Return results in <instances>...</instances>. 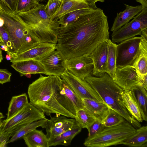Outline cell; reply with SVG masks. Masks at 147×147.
Here are the masks:
<instances>
[{
    "instance_id": "cell-1",
    "label": "cell",
    "mask_w": 147,
    "mask_h": 147,
    "mask_svg": "<svg viewBox=\"0 0 147 147\" xmlns=\"http://www.w3.org/2000/svg\"><path fill=\"white\" fill-rule=\"evenodd\" d=\"M107 17L98 8L76 21L56 29V49L67 60L88 56L99 44L109 39Z\"/></svg>"
},
{
    "instance_id": "cell-2",
    "label": "cell",
    "mask_w": 147,
    "mask_h": 147,
    "mask_svg": "<svg viewBox=\"0 0 147 147\" xmlns=\"http://www.w3.org/2000/svg\"><path fill=\"white\" fill-rule=\"evenodd\" d=\"M62 80L59 76L40 74L38 79L29 85L28 94L30 102L48 116L55 113L74 118L57 100V93L61 87Z\"/></svg>"
},
{
    "instance_id": "cell-3",
    "label": "cell",
    "mask_w": 147,
    "mask_h": 147,
    "mask_svg": "<svg viewBox=\"0 0 147 147\" xmlns=\"http://www.w3.org/2000/svg\"><path fill=\"white\" fill-rule=\"evenodd\" d=\"M109 107L119 113L136 128L141 127L140 122L129 113L123 104L122 94L123 90L107 73L101 76H92L85 79Z\"/></svg>"
},
{
    "instance_id": "cell-4",
    "label": "cell",
    "mask_w": 147,
    "mask_h": 147,
    "mask_svg": "<svg viewBox=\"0 0 147 147\" xmlns=\"http://www.w3.org/2000/svg\"><path fill=\"white\" fill-rule=\"evenodd\" d=\"M0 16L13 45L14 53L12 57L26 51L41 42L35 32L16 13L2 10L0 11Z\"/></svg>"
},
{
    "instance_id": "cell-5",
    "label": "cell",
    "mask_w": 147,
    "mask_h": 147,
    "mask_svg": "<svg viewBox=\"0 0 147 147\" xmlns=\"http://www.w3.org/2000/svg\"><path fill=\"white\" fill-rule=\"evenodd\" d=\"M45 5L39 4L31 9L16 13L23 23L35 33L41 42L56 44L57 28L60 26L58 20H51L47 15Z\"/></svg>"
},
{
    "instance_id": "cell-6",
    "label": "cell",
    "mask_w": 147,
    "mask_h": 147,
    "mask_svg": "<svg viewBox=\"0 0 147 147\" xmlns=\"http://www.w3.org/2000/svg\"><path fill=\"white\" fill-rule=\"evenodd\" d=\"M136 129L125 119L119 124L106 127L92 138L85 140L84 143L87 147H106L122 144L134 134Z\"/></svg>"
},
{
    "instance_id": "cell-7",
    "label": "cell",
    "mask_w": 147,
    "mask_h": 147,
    "mask_svg": "<svg viewBox=\"0 0 147 147\" xmlns=\"http://www.w3.org/2000/svg\"><path fill=\"white\" fill-rule=\"evenodd\" d=\"M46 118L45 114L30 102L12 118L3 121V130L11 134H14L23 126L42 119Z\"/></svg>"
},
{
    "instance_id": "cell-8",
    "label": "cell",
    "mask_w": 147,
    "mask_h": 147,
    "mask_svg": "<svg viewBox=\"0 0 147 147\" xmlns=\"http://www.w3.org/2000/svg\"><path fill=\"white\" fill-rule=\"evenodd\" d=\"M141 38V36H135L117 45V68L133 67L140 53Z\"/></svg>"
},
{
    "instance_id": "cell-9",
    "label": "cell",
    "mask_w": 147,
    "mask_h": 147,
    "mask_svg": "<svg viewBox=\"0 0 147 147\" xmlns=\"http://www.w3.org/2000/svg\"><path fill=\"white\" fill-rule=\"evenodd\" d=\"M133 20L111 35L112 41L119 43L127 39L140 35L143 30L147 29V8L142 9Z\"/></svg>"
},
{
    "instance_id": "cell-10",
    "label": "cell",
    "mask_w": 147,
    "mask_h": 147,
    "mask_svg": "<svg viewBox=\"0 0 147 147\" xmlns=\"http://www.w3.org/2000/svg\"><path fill=\"white\" fill-rule=\"evenodd\" d=\"M70 88L82 99L103 101L95 90L84 80L76 76L67 70L60 76Z\"/></svg>"
},
{
    "instance_id": "cell-11",
    "label": "cell",
    "mask_w": 147,
    "mask_h": 147,
    "mask_svg": "<svg viewBox=\"0 0 147 147\" xmlns=\"http://www.w3.org/2000/svg\"><path fill=\"white\" fill-rule=\"evenodd\" d=\"M57 100L59 104L74 118L76 116L77 111L84 109L82 99L70 88L63 79L61 87L57 93Z\"/></svg>"
},
{
    "instance_id": "cell-12",
    "label": "cell",
    "mask_w": 147,
    "mask_h": 147,
    "mask_svg": "<svg viewBox=\"0 0 147 147\" xmlns=\"http://www.w3.org/2000/svg\"><path fill=\"white\" fill-rule=\"evenodd\" d=\"M40 61L48 76H60L67 70V59L60 51L56 49L46 55Z\"/></svg>"
},
{
    "instance_id": "cell-13",
    "label": "cell",
    "mask_w": 147,
    "mask_h": 147,
    "mask_svg": "<svg viewBox=\"0 0 147 147\" xmlns=\"http://www.w3.org/2000/svg\"><path fill=\"white\" fill-rule=\"evenodd\" d=\"M113 79L123 90H130L136 86L142 85L136 69L131 66L117 68L115 76Z\"/></svg>"
},
{
    "instance_id": "cell-14",
    "label": "cell",
    "mask_w": 147,
    "mask_h": 147,
    "mask_svg": "<svg viewBox=\"0 0 147 147\" xmlns=\"http://www.w3.org/2000/svg\"><path fill=\"white\" fill-rule=\"evenodd\" d=\"M108 45L106 41L99 44L88 55L93 65L92 74L97 77L107 72Z\"/></svg>"
},
{
    "instance_id": "cell-15",
    "label": "cell",
    "mask_w": 147,
    "mask_h": 147,
    "mask_svg": "<svg viewBox=\"0 0 147 147\" xmlns=\"http://www.w3.org/2000/svg\"><path fill=\"white\" fill-rule=\"evenodd\" d=\"M67 69L81 79L92 76L93 68L92 61L89 56L67 60Z\"/></svg>"
},
{
    "instance_id": "cell-16",
    "label": "cell",
    "mask_w": 147,
    "mask_h": 147,
    "mask_svg": "<svg viewBox=\"0 0 147 147\" xmlns=\"http://www.w3.org/2000/svg\"><path fill=\"white\" fill-rule=\"evenodd\" d=\"M47 119L45 128L49 140L54 138L71 128L75 121L74 118L68 119L66 116L56 115Z\"/></svg>"
},
{
    "instance_id": "cell-17",
    "label": "cell",
    "mask_w": 147,
    "mask_h": 147,
    "mask_svg": "<svg viewBox=\"0 0 147 147\" xmlns=\"http://www.w3.org/2000/svg\"><path fill=\"white\" fill-rule=\"evenodd\" d=\"M56 44L42 42L34 47L19 54L12 57V63L25 60L40 61L45 56L56 49Z\"/></svg>"
},
{
    "instance_id": "cell-18",
    "label": "cell",
    "mask_w": 147,
    "mask_h": 147,
    "mask_svg": "<svg viewBox=\"0 0 147 147\" xmlns=\"http://www.w3.org/2000/svg\"><path fill=\"white\" fill-rule=\"evenodd\" d=\"M84 109L95 119L102 121L108 114L110 108L104 101L83 98Z\"/></svg>"
},
{
    "instance_id": "cell-19",
    "label": "cell",
    "mask_w": 147,
    "mask_h": 147,
    "mask_svg": "<svg viewBox=\"0 0 147 147\" xmlns=\"http://www.w3.org/2000/svg\"><path fill=\"white\" fill-rule=\"evenodd\" d=\"M12 63L11 66L19 73L21 76L28 73L46 74L44 66L39 61L25 60Z\"/></svg>"
},
{
    "instance_id": "cell-20",
    "label": "cell",
    "mask_w": 147,
    "mask_h": 147,
    "mask_svg": "<svg viewBox=\"0 0 147 147\" xmlns=\"http://www.w3.org/2000/svg\"><path fill=\"white\" fill-rule=\"evenodd\" d=\"M97 8L96 3L84 1L74 0L62 3L60 8L51 20L53 21H57L66 14L78 9Z\"/></svg>"
},
{
    "instance_id": "cell-21",
    "label": "cell",
    "mask_w": 147,
    "mask_h": 147,
    "mask_svg": "<svg viewBox=\"0 0 147 147\" xmlns=\"http://www.w3.org/2000/svg\"><path fill=\"white\" fill-rule=\"evenodd\" d=\"M126 8L123 11L117 13L111 31H115L127 23L142 10L141 5L135 6L125 4Z\"/></svg>"
},
{
    "instance_id": "cell-22",
    "label": "cell",
    "mask_w": 147,
    "mask_h": 147,
    "mask_svg": "<svg viewBox=\"0 0 147 147\" xmlns=\"http://www.w3.org/2000/svg\"><path fill=\"white\" fill-rule=\"evenodd\" d=\"M82 128L75 120L73 126L55 138L49 140V147L62 145L65 146L70 145L74 137L81 131Z\"/></svg>"
},
{
    "instance_id": "cell-23",
    "label": "cell",
    "mask_w": 147,
    "mask_h": 147,
    "mask_svg": "<svg viewBox=\"0 0 147 147\" xmlns=\"http://www.w3.org/2000/svg\"><path fill=\"white\" fill-rule=\"evenodd\" d=\"M122 97L125 107L131 115L139 122L142 119L140 110L133 91L131 90H123Z\"/></svg>"
},
{
    "instance_id": "cell-24",
    "label": "cell",
    "mask_w": 147,
    "mask_h": 147,
    "mask_svg": "<svg viewBox=\"0 0 147 147\" xmlns=\"http://www.w3.org/2000/svg\"><path fill=\"white\" fill-rule=\"evenodd\" d=\"M141 36L140 53L132 67L136 69L140 80L147 74V39Z\"/></svg>"
},
{
    "instance_id": "cell-25",
    "label": "cell",
    "mask_w": 147,
    "mask_h": 147,
    "mask_svg": "<svg viewBox=\"0 0 147 147\" xmlns=\"http://www.w3.org/2000/svg\"><path fill=\"white\" fill-rule=\"evenodd\" d=\"M23 138L28 147H49V139L42 130L35 129Z\"/></svg>"
},
{
    "instance_id": "cell-26",
    "label": "cell",
    "mask_w": 147,
    "mask_h": 147,
    "mask_svg": "<svg viewBox=\"0 0 147 147\" xmlns=\"http://www.w3.org/2000/svg\"><path fill=\"white\" fill-rule=\"evenodd\" d=\"M122 144L129 147H147V126H143L137 128Z\"/></svg>"
},
{
    "instance_id": "cell-27",
    "label": "cell",
    "mask_w": 147,
    "mask_h": 147,
    "mask_svg": "<svg viewBox=\"0 0 147 147\" xmlns=\"http://www.w3.org/2000/svg\"><path fill=\"white\" fill-rule=\"evenodd\" d=\"M29 102L26 94L23 93L12 97L9 103L6 121L22 110Z\"/></svg>"
},
{
    "instance_id": "cell-28",
    "label": "cell",
    "mask_w": 147,
    "mask_h": 147,
    "mask_svg": "<svg viewBox=\"0 0 147 147\" xmlns=\"http://www.w3.org/2000/svg\"><path fill=\"white\" fill-rule=\"evenodd\" d=\"M134 92L139 107L143 121L147 120V92L142 85H137L131 89Z\"/></svg>"
},
{
    "instance_id": "cell-29",
    "label": "cell",
    "mask_w": 147,
    "mask_h": 147,
    "mask_svg": "<svg viewBox=\"0 0 147 147\" xmlns=\"http://www.w3.org/2000/svg\"><path fill=\"white\" fill-rule=\"evenodd\" d=\"M47 119L46 118L33 122L22 127L11 137L8 143H11L18 139L23 138L26 134L38 127L45 128Z\"/></svg>"
},
{
    "instance_id": "cell-30",
    "label": "cell",
    "mask_w": 147,
    "mask_h": 147,
    "mask_svg": "<svg viewBox=\"0 0 147 147\" xmlns=\"http://www.w3.org/2000/svg\"><path fill=\"white\" fill-rule=\"evenodd\" d=\"M108 45L107 72L113 79L115 76L116 67V45L109 39L106 40Z\"/></svg>"
},
{
    "instance_id": "cell-31",
    "label": "cell",
    "mask_w": 147,
    "mask_h": 147,
    "mask_svg": "<svg viewBox=\"0 0 147 147\" xmlns=\"http://www.w3.org/2000/svg\"><path fill=\"white\" fill-rule=\"evenodd\" d=\"M96 9L84 8L78 9L70 12L61 17L58 20V23L60 26H66L75 21L82 15Z\"/></svg>"
},
{
    "instance_id": "cell-32",
    "label": "cell",
    "mask_w": 147,
    "mask_h": 147,
    "mask_svg": "<svg viewBox=\"0 0 147 147\" xmlns=\"http://www.w3.org/2000/svg\"><path fill=\"white\" fill-rule=\"evenodd\" d=\"M125 119L122 116L110 108L108 114L101 122L105 127H109L117 125Z\"/></svg>"
},
{
    "instance_id": "cell-33",
    "label": "cell",
    "mask_w": 147,
    "mask_h": 147,
    "mask_svg": "<svg viewBox=\"0 0 147 147\" xmlns=\"http://www.w3.org/2000/svg\"><path fill=\"white\" fill-rule=\"evenodd\" d=\"M74 119L82 128H86L87 129L96 120L84 109H80L77 111L76 116Z\"/></svg>"
},
{
    "instance_id": "cell-34",
    "label": "cell",
    "mask_w": 147,
    "mask_h": 147,
    "mask_svg": "<svg viewBox=\"0 0 147 147\" xmlns=\"http://www.w3.org/2000/svg\"><path fill=\"white\" fill-rule=\"evenodd\" d=\"M39 4L36 0H16L15 13L28 11Z\"/></svg>"
},
{
    "instance_id": "cell-35",
    "label": "cell",
    "mask_w": 147,
    "mask_h": 147,
    "mask_svg": "<svg viewBox=\"0 0 147 147\" xmlns=\"http://www.w3.org/2000/svg\"><path fill=\"white\" fill-rule=\"evenodd\" d=\"M62 3L61 0H48L45 5V11L50 19L56 13Z\"/></svg>"
},
{
    "instance_id": "cell-36",
    "label": "cell",
    "mask_w": 147,
    "mask_h": 147,
    "mask_svg": "<svg viewBox=\"0 0 147 147\" xmlns=\"http://www.w3.org/2000/svg\"><path fill=\"white\" fill-rule=\"evenodd\" d=\"M105 127L101 121L96 119L88 129V137L85 140H88L94 137L99 134Z\"/></svg>"
},
{
    "instance_id": "cell-37",
    "label": "cell",
    "mask_w": 147,
    "mask_h": 147,
    "mask_svg": "<svg viewBox=\"0 0 147 147\" xmlns=\"http://www.w3.org/2000/svg\"><path fill=\"white\" fill-rule=\"evenodd\" d=\"M0 34L4 43L7 47V54L11 56L14 53L13 47L8 33L4 26L0 27Z\"/></svg>"
},
{
    "instance_id": "cell-38",
    "label": "cell",
    "mask_w": 147,
    "mask_h": 147,
    "mask_svg": "<svg viewBox=\"0 0 147 147\" xmlns=\"http://www.w3.org/2000/svg\"><path fill=\"white\" fill-rule=\"evenodd\" d=\"M12 136L11 134L4 131L1 127L0 129V147H7L9 139Z\"/></svg>"
},
{
    "instance_id": "cell-39",
    "label": "cell",
    "mask_w": 147,
    "mask_h": 147,
    "mask_svg": "<svg viewBox=\"0 0 147 147\" xmlns=\"http://www.w3.org/2000/svg\"><path fill=\"white\" fill-rule=\"evenodd\" d=\"M11 74L7 69H0V84H3L10 82Z\"/></svg>"
},
{
    "instance_id": "cell-40",
    "label": "cell",
    "mask_w": 147,
    "mask_h": 147,
    "mask_svg": "<svg viewBox=\"0 0 147 147\" xmlns=\"http://www.w3.org/2000/svg\"><path fill=\"white\" fill-rule=\"evenodd\" d=\"M7 6L13 13H15L16 0H4Z\"/></svg>"
},
{
    "instance_id": "cell-41",
    "label": "cell",
    "mask_w": 147,
    "mask_h": 147,
    "mask_svg": "<svg viewBox=\"0 0 147 147\" xmlns=\"http://www.w3.org/2000/svg\"><path fill=\"white\" fill-rule=\"evenodd\" d=\"M0 5L4 10L7 11L12 12L9 9L4 0H0Z\"/></svg>"
},
{
    "instance_id": "cell-42",
    "label": "cell",
    "mask_w": 147,
    "mask_h": 147,
    "mask_svg": "<svg viewBox=\"0 0 147 147\" xmlns=\"http://www.w3.org/2000/svg\"><path fill=\"white\" fill-rule=\"evenodd\" d=\"M62 3H64L67 1H74V0H79L81 1H84L88 2H90L94 3H96L98 2H103L105 1V0H61Z\"/></svg>"
},
{
    "instance_id": "cell-43",
    "label": "cell",
    "mask_w": 147,
    "mask_h": 147,
    "mask_svg": "<svg viewBox=\"0 0 147 147\" xmlns=\"http://www.w3.org/2000/svg\"><path fill=\"white\" fill-rule=\"evenodd\" d=\"M136 1L141 4L142 9L147 8V0H136Z\"/></svg>"
},
{
    "instance_id": "cell-44",
    "label": "cell",
    "mask_w": 147,
    "mask_h": 147,
    "mask_svg": "<svg viewBox=\"0 0 147 147\" xmlns=\"http://www.w3.org/2000/svg\"><path fill=\"white\" fill-rule=\"evenodd\" d=\"M0 46L2 50L7 52L8 51V48L7 46L5 44H1L0 45Z\"/></svg>"
},
{
    "instance_id": "cell-45",
    "label": "cell",
    "mask_w": 147,
    "mask_h": 147,
    "mask_svg": "<svg viewBox=\"0 0 147 147\" xmlns=\"http://www.w3.org/2000/svg\"><path fill=\"white\" fill-rule=\"evenodd\" d=\"M12 58V56L9 54H7L5 56V59L7 60H10Z\"/></svg>"
},
{
    "instance_id": "cell-46",
    "label": "cell",
    "mask_w": 147,
    "mask_h": 147,
    "mask_svg": "<svg viewBox=\"0 0 147 147\" xmlns=\"http://www.w3.org/2000/svg\"><path fill=\"white\" fill-rule=\"evenodd\" d=\"M3 59L2 50L0 46V63L1 62Z\"/></svg>"
},
{
    "instance_id": "cell-47",
    "label": "cell",
    "mask_w": 147,
    "mask_h": 147,
    "mask_svg": "<svg viewBox=\"0 0 147 147\" xmlns=\"http://www.w3.org/2000/svg\"><path fill=\"white\" fill-rule=\"evenodd\" d=\"M25 76L28 78H30L31 77V74L28 73L26 74L25 75Z\"/></svg>"
},
{
    "instance_id": "cell-48",
    "label": "cell",
    "mask_w": 147,
    "mask_h": 147,
    "mask_svg": "<svg viewBox=\"0 0 147 147\" xmlns=\"http://www.w3.org/2000/svg\"><path fill=\"white\" fill-rule=\"evenodd\" d=\"M3 121L1 120V119H0V129L2 126L3 124Z\"/></svg>"
},
{
    "instance_id": "cell-49",
    "label": "cell",
    "mask_w": 147,
    "mask_h": 147,
    "mask_svg": "<svg viewBox=\"0 0 147 147\" xmlns=\"http://www.w3.org/2000/svg\"><path fill=\"white\" fill-rule=\"evenodd\" d=\"M4 117V116L0 112V119H1L3 118Z\"/></svg>"
},
{
    "instance_id": "cell-50",
    "label": "cell",
    "mask_w": 147,
    "mask_h": 147,
    "mask_svg": "<svg viewBox=\"0 0 147 147\" xmlns=\"http://www.w3.org/2000/svg\"><path fill=\"white\" fill-rule=\"evenodd\" d=\"M0 41L3 44H4L3 41L2 40V37L1 36V35L0 34Z\"/></svg>"
},
{
    "instance_id": "cell-51",
    "label": "cell",
    "mask_w": 147,
    "mask_h": 147,
    "mask_svg": "<svg viewBox=\"0 0 147 147\" xmlns=\"http://www.w3.org/2000/svg\"><path fill=\"white\" fill-rule=\"evenodd\" d=\"M36 1L38 2V3H39V2H40V1H43V0H36Z\"/></svg>"
},
{
    "instance_id": "cell-52",
    "label": "cell",
    "mask_w": 147,
    "mask_h": 147,
    "mask_svg": "<svg viewBox=\"0 0 147 147\" xmlns=\"http://www.w3.org/2000/svg\"><path fill=\"white\" fill-rule=\"evenodd\" d=\"M3 10V9L2 7H1V6L0 5V11H1V10Z\"/></svg>"
},
{
    "instance_id": "cell-53",
    "label": "cell",
    "mask_w": 147,
    "mask_h": 147,
    "mask_svg": "<svg viewBox=\"0 0 147 147\" xmlns=\"http://www.w3.org/2000/svg\"><path fill=\"white\" fill-rule=\"evenodd\" d=\"M1 44H3L1 42V41H0V45H1Z\"/></svg>"
}]
</instances>
